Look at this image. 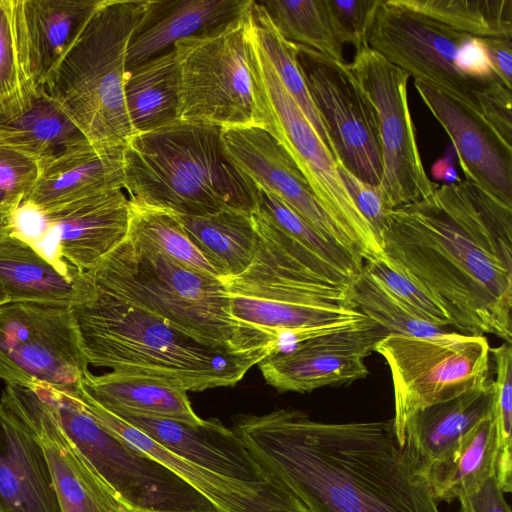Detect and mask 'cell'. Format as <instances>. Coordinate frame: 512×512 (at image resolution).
I'll return each instance as SVG.
<instances>
[{
  "label": "cell",
  "instance_id": "6da1fadb",
  "mask_svg": "<svg viewBox=\"0 0 512 512\" xmlns=\"http://www.w3.org/2000/svg\"><path fill=\"white\" fill-rule=\"evenodd\" d=\"M380 243L447 309L453 328L512 342V205L462 180L388 212Z\"/></svg>",
  "mask_w": 512,
  "mask_h": 512
},
{
  "label": "cell",
  "instance_id": "7a4b0ae2",
  "mask_svg": "<svg viewBox=\"0 0 512 512\" xmlns=\"http://www.w3.org/2000/svg\"><path fill=\"white\" fill-rule=\"evenodd\" d=\"M231 428L308 512H440L393 419L327 423L281 408L238 416Z\"/></svg>",
  "mask_w": 512,
  "mask_h": 512
},
{
  "label": "cell",
  "instance_id": "3957f363",
  "mask_svg": "<svg viewBox=\"0 0 512 512\" xmlns=\"http://www.w3.org/2000/svg\"><path fill=\"white\" fill-rule=\"evenodd\" d=\"M71 309L89 365L187 392L233 387L265 358L204 344L92 283Z\"/></svg>",
  "mask_w": 512,
  "mask_h": 512
},
{
  "label": "cell",
  "instance_id": "277c9868",
  "mask_svg": "<svg viewBox=\"0 0 512 512\" xmlns=\"http://www.w3.org/2000/svg\"><path fill=\"white\" fill-rule=\"evenodd\" d=\"M222 128L178 121L134 135L123 150L131 203L181 216L255 210V184L228 155Z\"/></svg>",
  "mask_w": 512,
  "mask_h": 512
},
{
  "label": "cell",
  "instance_id": "5b68a950",
  "mask_svg": "<svg viewBox=\"0 0 512 512\" xmlns=\"http://www.w3.org/2000/svg\"><path fill=\"white\" fill-rule=\"evenodd\" d=\"M99 290L168 322L209 346L236 354L272 353L231 315L219 277L202 274L128 239L86 272Z\"/></svg>",
  "mask_w": 512,
  "mask_h": 512
},
{
  "label": "cell",
  "instance_id": "8992f818",
  "mask_svg": "<svg viewBox=\"0 0 512 512\" xmlns=\"http://www.w3.org/2000/svg\"><path fill=\"white\" fill-rule=\"evenodd\" d=\"M147 0H102L43 90L98 149L133 137L124 98L130 37Z\"/></svg>",
  "mask_w": 512,
  "mask_h": 512
},
{
  "label": "cell",
  "instance_id": "52a82bcc",
  "mask_svg": "<svg viewBox=\"0 0 512 512\" xmlns=\"http://www.w3.org/2000/svg\"><path fill=\"white\" fill-rule=\"evenodd\" d=\"M75 387L42 382L29 386L68 440L128 507L135 512H223L168 467L101 424Z\"/></svg>",
  "mask_w": 512,
  "mask_h": 512
},
{
  "label": "cell",
  "instance_id": "ba28073f",
  "mask_svg": "<svg viewBox=\"0 0 512 512\" xmlns=\"http://www.w3.org/2000/svg\"><path fill=\"white\" fill-rule=\"evenodd\" d=\"M249 62L256 102V126L269 132L295 162L314 195L351 239L364 262L383 258L381 243L347 191L337 162L285 89L247 19Z\"/></svg>",
  "mask_w": 512,
  "mask_h": 512
},
{
  "label": "cell",
  "instance_id": "9c48e42d",
  "mask_svg": "<svg viewBox=\"0 0 512 512\" xmlns=\"http://www.w3.org/2000/svg\"><path fill=\"white\" fill-rule=\"evenodd\" d=\"M374 351L383 356L390 369L393 422L401 447L404 425L413 413L491 379V347L481 335L457 331L425 337L387 334Z\"/></svg>",
  "mask_w": 512,
  "mask_h": 512
},
{
  "label": "cell",
  "instance_id": "30bf717a",
  "mask_svg": "<svg viewBox=\"0 0 512 512\" xmlns=\"http://www.w3.org/2000/svg\"><path fill=\"white\" fill-rule=\"evenodd\" d=\"M180 121L222 129L256 126L247 11L214 33L178 41Z\"/></svg>",
  "mask_w": 512,
  "mask_h": 512
},
{
  "label": "cell",
  "instance_id": "8fae6325",
  "mask_svg": "<svg viewBox=\"0 0 512 512\" xmlns=\"http://www.w3.org/2000/svg\"><path fill=\"white\" fill-rule=\"evenodd\" d=\"M130 219V199L116 188L46 209L22 201L12 211L10 234L60 273L75 277L127 239Z\"/></svg>",
  "mask_w": 512,
  "mask_h": 512
},
{
  "label": "cell",
  "instance_id": "7c38bea8",
  "mask_svg": "<svg viewBox=\"0 0 512 512\" xmlns=\"http://www.w3.org/2000/svg\"><path fill=\"white\" fill-rule=\"evenodd\" d=\"M113 414L223 481L264 512H308L282 478L219 419L190 424L133 413Z\"/></svg>",
  "mask_w": 512,
  "mask_h": 512
},
{
  "label": "cell",
  "instance_id": "4fadbf2b",
  "mask_svg": "<svg viewBox=\"0 0 512 512\" xmlns=\"http://www.w3.org/2000/svg\"><path fill=\"white\" fill-rule=\"evenodd\" d=\"M349 68L377 124L382 155L378 185L389 210L418 202L437 189L427 175L407 96L409 75L368 45L355 52Z\"/></svg>",
  "mask_w": 512,
  "mask_h": 512
},
{
  "label": "cell",
  "instance_id": "5bb4252c",
  "mask_svg": "<svg viewBox=\"0 0 512 512\" xmlns=\"http://www.w3.org/2000/svg\"><path fill=\"white\" fill-rule=\"evenodd\" d=\"M70 306L8 302L0 307V379L75 387L89 372Z\"/></svg>",
  "mask_w": 512,
  "mask_h": 512
},
{
  "label": "cell",
  "instance_id": "9a60e30c",
  "mask_svg": "<svg viewBox=\"0 0 512 512\" xmlns=\"http://www.w3.org/2000/svg\"><path fill=\"white\" fill-rule=\"evenodd\" d=\"M292 47L336 161L363 181L379 185L382 155L375 113L349 64L309 47Z\"/></svg>",
  "mask_w": 512,
  "mask_h": 512
},
{
  "label": "cell",
  "instance_id": "2e32d148",
  "mask_svg": "<svg viewBox=\"0 0 512 512\" xmlns=\"http://www.w3.org/2000/svg\"><path fill=\"white\" fill-rule=\"evenodd\" d=\"M469 37L382 0L368 31L367 45L414 80L480 114L475 92L489 83L469 79L455 66L456 54Z\"/></svg>",
  "mask_w": 512,
  "mask_h": 512
},
{
  "label": "cell",
  "instance_id": "e0dca14e",
  "mask_svg": "<svg viewBox=\"0 0 512 512\" xmlns=\"http://www.w3.org/2000/svg\"><path fill=\"white\" fill-rule=\"evenodd\" d=\"M386 330L367 317L348 328L318 336L258 363L266 383L279 392L306 393L348 385L369 374L365 359Z\"/></svg>",
  "mask_w": 512,
  "mask_h": 512
},
{
  "label": "cell",
  "instance_id": "ac0fdd59",
  "mask_svg": "<svg viewBox=\"0 0 512 512\" xmlns=\"http://www.w3.org/2000/svg\"><path fill=\"white\" fill-rule=\"evenodd\" d=\"M222 138L234 164L256 186L278 196L319 233L358 255L349 236L324 209L295 162L269 132L259 126L229 128L223 130Z\"/></svg>",
  "mask_w": 512,
  "mask_h": 512
},
{
  "label": "cell",
  "instance_id": "d6986e66",
  "mask_svg": "<svg viewBox=\"0 0 512 512\" xmlns=\"http://www.w3.org/2000/svg\"><path fill=\"white\" fill-rule=\"evenodd\" d=\"M35 432L48 461L62 512H135L99 477L29 387L3 390Z\"/></svg>",
  "mask_w": 512,
  "mask_h": 512
},
{
  "label": "cell",
  "instance_id": "ffe728a7",
  "mask_svg": "<svg viewBox=\"0 0 512 512\" xmlns=\"http://www.w3.org/2000/svg\"><path fill=\"white\" fill-rule=\"evenodd\" d=\"M419 97L449 136L470 181L512 205V147L504 144L481 115L414 80Z\"/></svg>",
  "mask_w": 512,
  "mask_h": 512
},
{
  "label": "cell",
  "instance_id": "44dd1931",
  "mask_svg": "<svg viewBox=\"0 0 512 512\" xmlns=\"http://www.w3.org/2000/svg\"><path fill=\"white\" fill-rule=\"evenodd\" d=\"M0 512H62L45 452L5 392L0 399Z\"/></svg>",
  "mask_w": 512,
  "mask_h": 512
},
{
  "label": "cell",
  "instance_id": "7402d4cb",
  "mask_svg": "<svg viewBox=\"0 0 512 512\" xmlns=\"http://www.w3.org/2000/svg\"><path fill=\"white\" fill-rule=\"evenodd\" d=\"M252 0H147L127 47L126 71L174 49L183 39L221 30Z\"/></svg>",
  "mask_w": 512,
  "mask_h": 512
},
{
  "label": "cell",
  "instance_id": "603a6c76",
  "mask_svg": "<svg viewBox=\"0 0 512 512\" xmlns=\"http://www.w3.org/2000/svg\"><path fill=\"white\" fill-rule=\"evenodd\" d=\"M492 405L490 379L457 397L413 413L402 434V447L412 467L424 477L432 466L450 455L478 423L491 417Z\"/></svg>",
  "mask_w": 512,
  "mask_h": 512
},
{
  "label": "cell",
  "instance_id": "cb8c5ba5",
  "mask_svg": "<svg viewBox=\"0 0 512 512\" xmlns=\"http://www.w3.org/2000/svg\"><path fill=\"white\" fill-rule=\"evenodd\" d=\"M124 147L98 149L80 143L39 166L38 176L22 200L50 208L110 189H124Z\"/></svg>",
  "mask_w": 512,
  "mask_h": 512
},
{
  "label": "cell",
  "instance_id": "d4e9b609",
  "mask_svg": "<svg viewBox=\"0 0 512 512\" xmlns=\"http://www.w3.org/2000/svg\"><path fill=\"white\" fill-rule=\"evenodd\" d=\"M0 282L9 302L73 306L91 289L86 273L69 277L60 273L32 247L7 235L0 241Z\"/></svg>",
  "mask_w": 512,
  "mask_h": 512
},
{
  "label": "cell",
  "instance_id": "484cf974",
  "mask_svg": "<svg viewBox=\"0 0 512 512\" xmlns=\"http://www.w3.org/2000/svg\"><path fill=\"white\" fill-rule=\"evenodd\" d=\"M78 387L112 413H133L190 424L202 421L193 410L186 390L151 379L87 372Z\"/></svg>",
  "mask_w": 512,
  "mask_h": 512
},
{
  "label": "cell",
  "instance_id": "4316f807",
  "mask_svg": "<svg viewBox=\"0 0 512 512\" xmlns=\"http://www.w3.org/2000/svg\"><path fill=\"white\" fill-rule=\"evenodd\" d=\"M102 0H24L34 72L40 90Z\"/></svg>",
  "mask_w": 512,
  "mask_h": 512
},
{
  "label": "cell",
  "instance_id": "83f0119b",
  "mask_svg": "<svg viewBox=\"0 0 512 512\" xmlns=\"http://www.w3.org/2000/svg\"><path fill=\"white\" fill-rule=\"evenodd\" d=\"M124 98L133 136L180 121V72L175 48L128 71Z\"/></svg>",
  "mask_w": 512,
  "mask_h": 512
},
{
  "label": "cell",
  "instance_id": "f1b7e54d",
  "mask_svg": "<svg viewBox=\"0 0 512 512\" xmlns=\"http://www.w3.org/2000/svg\"><path fill=\"white\" fill-rule=\"evenodd\" d=\"M178 217L191 242L220 278L239 275L252 263L258 242L253 212L226 209Z\"/></svg>",
  "mask_w": 512,
  "mask_h": 512
},
{
  "label": "cell",
  "instance_id": "f546056e",
  "mask_svg": "<svg viewBox=\"0 0 512 512\" xmlns=\"http://www.w3.org/2000/svg\"><path fill=\"white\" fill-rule=\"evenodd\" d=\"M85 141L75 123L44 90L28 110L0 121V145L34 160L38 167Z\"/></svg>",
  "mask_w": 512,
  "mask_h": 512
},
{
  "label": "cell",
  "instance_id": "4dcf8cb0",
  "mask_svg": "<svg viewBox=\"0 0 512 512\" xmlns=\"http://www.w3.org/2000/svg\"><path fill=\"white\" fill-rule=\"evenodd\" d=\"M40 92L24 0H0V121L28 110Z\"/></svg>",
  "mask_w": 512,
  "mask_h": 512
},
{
  "label": "cell",
  "instance_id": "1f68e13d",
  "mask_svg": "<svg viewBox=\"0 0 512 512\" xmlns=\"http://www.w3.org/2000/svg\"><path fill=\"white\" fill-rule=\"evenodd\" d=\"M75 390L89 412L105 427L144 451L212 501L223 512H264L249 499L205 470L174 454L152 438L105 409L78 385Z\"/></svg>",
  "mask_w": 512,
  "mask_h": 512
},
{
  "label": "cell",
  "instance_id": "d6a6232c",
  "mask_svg": "<svg viewBox=\"0 0 512 512\" xmlns=\"http://www.w3.org/2000/svg\"><path fill=\"white\" fill-rule=\"evenodd\" d=\"M495 432L491 417L478 423L445 459L425 474L437 502H452L495 474Z\"/></svg>",
  "mask_w": 512,
  "mask_h": 512
},
{
  "label": "cell",
  "instance_id": "836d02e7",
  "mask_svg": "<svg viewBox=\"0 0 512 512\" xmlns=\"http://www.w3.org/2000/svg\"><path fill=\"white\" fill-rule=\"evenodd\" d=\"M478 38L512 39V0H388Z\"/></svg>",
  "mask_w": 512,
  "mask_h": 512
},
{
  "label": "cell",
  "instance_id": "e575fe53",
  "mask_svg": "<svg viewBox=\"0 0 512 512\" xmlns=\"http://www.w3.org/2000/svg\"><path fill=\"white\" fill-rule=\"evenodd\" d=\"M286 41L345 61L343 44L330 23L324 0L257 1Z\"/></svg>",
  "mask_w": 512,
  "mask_h": 512
},
{
  "label": "cell",
  "instance_id": "d590c367",
  "mask_svg": "<svg viewBox=\"0 0 512 512\" xmlns=\"http://www.w3.org/2000/svg\"><path fill=\"white\" fill-rule=\"evenodd\" d=\"M127 239L142 247L159 251L202 274L219 277L191 242L177 214L131 203Z\"/></svg>",
  "mask_w": 512,
  "mask_h": 512
},
{
  "label": "cell",
  "instance_id": "8d00e7d4",
  "mask_svg": "<svg viewBox=\"0 0 512 512\" xmlns=\"http://www.w3.org/2000/svg\"><path fill=\"white\" fill-rule=\"evenodd\" d=\"M255 210L267 216L282 231L352 283L361 274L364 260L360 256L319 233L282 199L258 186Z\"/></svg>",
  "mask_w": 512,
  "mask_h": 512
},
{
  "label": "cell",
  "instance_id": "74e56055",
  "mask_svg": "<svg viewBox=\"0 0 512 512\" xmlns=\"http://www.w3.org/2000/svg\"><path fill=\"white\" fill-rule=\"evenodd\" d=\"M247 18L254 37L264 51L281 83L332 152L327 131L297 65L292 43L282 38L263 7L257 1L252 0L247 11Z\"/></svg>",
  "mask_w": 512,
  "mask_h": 512
},
{
  "label": "cell",
  "instance_id": "f35d334b",
  "mask_svg": "<svg viewBox=\"0 0 512 512\" xmlns=\"http://www.w3.org/2000/svg\"><path fill=\"white\" fill-rule=\"evenodd\" d=\"M355 307L383 327L387 334L408 336H436L446 333L408 307L364 268L353 282L350 292Z\"/></svg>",
  "mask_w": 512,
  "mask_h": 512
},
{
  "label": "cell",
  "instance_id": "ab89813d",
  "mask_svg": "<svg viewBox=\"0 0 512 512\" xmlns=\"http://www.w3.org/2000/svg\"><path fill=\"white\" fill-rule=\"evenodd\" d=\"M495 378L492 423L495 432V476L504 493L512 490V345L491 348Z\"/></svg>",
  "mask_w": 512,
  "mask_h": 512
},
{
  "label": "cell",
  "instance_id": "60d3db41",
  "mask_svg": "<svg viewBox=\"0 0 512 512\" xmlns=\"http://www.w3.org/2000/svg\"><path fill=\"white\" fill-rule=\"evenodd\" d=\"M364 268L428 322L444 329L447 326L453 327L452 319L440 299L406 270L391 263L386 257L364 262Z\"/></svg>",
  "mask_w": 512,
  "mask_h": 512
},
{
  "label": "cell",
  "instance_id": "b9f144b4",
  "mask_svg": "<svg viewBox=\"0 0 512 512\" xmlns=\"http://www.w3.org/2000/svg\"><path fill=\"white\" fill-rule=\"evenodd\" d=\"M382 0H324L333 31L341 44L355 51L367 45V35Z\"/></svg>",
  "mask_w": 512,
  "mask_h": 512
},
{
  "label": "cell",
  "instance_id": "7bdbcfd3",
  "mask_svg": "<svg viewBox=\"0 0 512 512\" xmlns=\"http://www.w3.org/2000/svg\"><path fill=\"white\" fill-rule=\"evenodd\" d=\"M38 172L34 160L0 145V210H14L31 190Z\"/></svg>",
  "mask_w": 512,
  "mask_h": 512
},
{
  "label": "cell",
  "instance_id": "ee69618b",
  "mask_svg": "<svg viewBox=\"0 0 512 512\" xmlns=\"http://www.w3.org/2000/svg\"><path fill=\"white\" fill-rule=\"evenodd\" d=\"M482 119L497 137L512 147V94L495 80L475 92Z\"/></svg>",
  "mask_w": 512,
  "mask_h": 512
},
{
  "label": "cell",
  "instance_id": "f6af8a7d",
  "mask_svg": "<svg viewBox=\"0 0 512 512\" xmlns=\"http://www.w3.org/2000/svg\"><path fill=\"white\" fill-rule=\"evenodd\" d=\"M336 162L347 191L356 207L372 226L380 241V233L386 215L391 210L387 208L379 186L363 181L349 171L341 162Z\"/></svg>",
  "mask_w": 512,
  "mask_h": 512
},
{
  "label": "cell",
  "instance_id": "bcb514c9",
  "mask_svg": "<svg viewBox=\"0 0 512 512\" xmlns=\"http://www.w3.org/2000/svg\"><path fill=\"white\" fill-rule=\"evenodd\" d=\"M455 66L463 76L474 81L490 83L499 80L482 38L470 36L462 43L456 54Z\"/></svg>",
  "mask_w": 512,
  "mask_h": 512
},
{
  "label": "cell",
  "instance_id": "7dc6e473",
  "mask_svg": "<svg viewBox=\"0 0 512 512\" xmlns=\"http://www.w3.org/2000/svg\"><path fill=\"white\" fill-rule=\"evenodd\" d=\"M457 500L460 503L459 512H511L495 474L476 490L462 494Z\"/></svg>",
  "mask_w": 512,
  "mask_h": 512
},
{
  "label": "cell",
  "instance_id": "c3c4849f",
  "mask_svg": "<svg viewBox=\"0 0 512 512\" xmlns=\"http://www.w3.org/2000/svg\"><path fill=\"white\" fill-rule=\"evenodd\" d=\"M489 51L498 79L512 89V39L482 38Z\"/></svg>",
  "mask_w": 512,
  "mask_h": 512
},
{
  "label": "cell",
  "instance_id": "681fc988",
  "mask_svg": "<svg viewBox=\"0 0 512 512\" xmlns=\"http://www.w3.org/2000/svg\"><path fill=\"white\" fill-rule=\"evenodd\" d=\"M431 173L435 180L442 182V185H454L462 180L456 171L453 157L450 154L438 159L431 167Z\"/></svg>",
  "mask_w": 512,
  "mask_h": 512
},
{
  "label": "cell",
  "instance_id": "f907efd6",
  "mask_svg": "<svg viewBox=\"0 0 512 512\" xmlns=\"http://www.w3.org/2000/svg\"><path fill=\"white\" fill-rule=\"evenodd\" d=\"M13 210H0V241L10 234Z\"/></svg>",
  "mask_w": 512,
  "mask_h": 512
},
{
  "label": "cell",
  "instance_id": "816d5d0a",
  "mask_svg": "<svg viewBox=\"0 0 512 512\" xmlns=\"http://www.w3.org/2000/svg\"><path fill=\"white\" fill-rule=\"evenodd\" d=\"M8 302H9V299H8L7 293L0 282V307Z\"/></svg>",
  "mask_w": 512,
  "mask_h": 512
}]
</instances>
